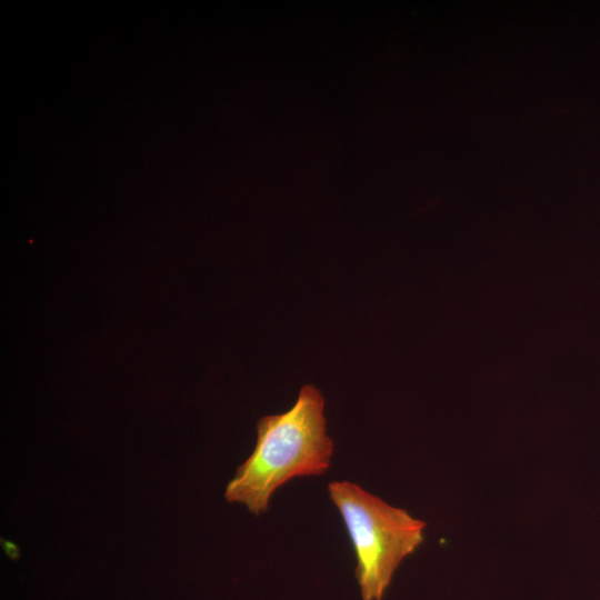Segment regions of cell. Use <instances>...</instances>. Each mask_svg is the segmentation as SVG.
<instances>
[{
    "mask_svg": "<svg viewBox=\"0 0 600 600\" xmlns=\"http://www.w3.org/2000/svg\"><path fill=\"white\" fill-rule=\"evenodd\" d=\"M323 408L321 391L306 384L288 411L259 419L256 447L228 482L226 500L242 503L258 516L268 510L274 491L289 480L324 473L333 442L327 434Z\"/></svg>",
    "mask_w": 600,
    "mask_h": 600,
    "instance_id": "obj_1",
    "label": "cell"
},
{
    "mask_svg": "<svg viewBox=\"0 0 600 600\" xmlns=\"http://www.w3.org/2000/svg\"><path fill=\"white\" fill-rule=\"evenodd\" d=\"M328 493L354 550L361 599L381 600L401 561L422 543L426 523L350 481L329 482Z\"/></svg>",
    "mask_w": 600,
    "mask_h": 600,
    "instance_id": "obj_2",
    "label": "cell"
}]
</instances>
